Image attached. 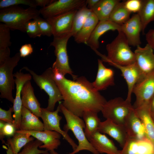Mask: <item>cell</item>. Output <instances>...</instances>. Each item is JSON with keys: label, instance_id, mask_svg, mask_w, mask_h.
Instances as JSON below:
<instances>
[{"label": "cell", "instance_id": "2", "mask_svg": "<svg viewBox=\"0 0 154 154\" xmlns=\"http://www.w3.org/2000/svg\"><path fill=\"white\" fill-rule=\"evenodd\" d=\"M118 32L115 38L106 45L107 56L102 54L97 50L94 51L101 57L103 61L108 63L112 62L123 66L132 64L135 62L134 52L131 50L124 34L121 31Z\"/></svg>", "mask_w": 154, "mask_h": 154}, {"label": "cell", "instance_id": "43", "mask_svg": "<svg viewBox=\"0 0 154 154\" xmlns=\"http://www.w3.org/2000/svg\"><path fill=\"white\" fill-rule=\"evenodd\" d=\"M10 52L9 47L0 49V63L3 62L10 57Z\"/></svg>", "mask_w": 154, "mask_h": 154}, {"label": "cell", "instance_id": "44", "mask_svg": "<svg viewBox=\"0 0 154 154\" xmlns=\"http://www.w3.org/2000/svg\"><path fill=\"white\" fill-rule=\"evenodd\" d=\"M34 1L37 6H39L44 7L52 3L54 0H33Z\"/></svg>", "mask_w": 154, "mask_h": 154}, {"label": "cell", "instance_id": "42", "mask_svg": "<svg viewBox=\"0 0 154 154\" xmlns=\"http://www.w3.org/2000/svg\"><path fill=\"white\" fill-rule=\"evenodd\" d=\"M146 40L148 44L154 50V29H151L145 35Z\"/></svg>", "mask_w": 154, "mask_h": 154}, {"label": "cell", "instance_id": "28", "mask_svg": "<svg viewBox=\"0 0 154 154\" xmlns=\"http://www.w3.org/2000/svg\"><path fill=\"white\" fill-rule=\"evenodd\" d=\"M137 14L142 24V32L144 34L147 25L154 21V0H142V7Z\"/></svg>", "mask_w": 154, "mask_h": 154}, {"label": "cell", "instance_id": "5", "mask_svg": "<svg viewBox=\"0 0 154 154\" xmlns=\"http://www.w3.org/2000/svg\"><path fill=\"white\" fill-rule=\"evenodd\" d=\"M22 69L29 72L41 90H44L48 96V105L46 108L49 111H53L56 104L63 100V98L54 79L52 68H48L40 75L27 67H24Z\"/></svg>", "mask_w": 154, "mask_h": 154}, {"label": "cell", "instance_id": "12", "mask_svg": "<svg viewBox=\"0 0 154 154\" xmlns=\"http://www.w3.org/2000/svg\"><path fill=\"white\" fill-rule=\"evenodd\" d=\"M78 9L45 19L51 26L54 37H62L70 34L74 18Z\"/></svg>", "mask_w": 154, "mask_h": 154}, {"label": "cell", "instance_id": "31", "mask_svg": "<svg viewBox=\"0 0 154 154\" xmlns=\"http://www.w3.org/2000/svg\"><path fill=\"white\" fill-rule=\"evenodd\" d=\"M131 13L125 8L123 1L119 2L115 6L109 20L119 25H121L130 18Z\"/></svg>", "mask_w": 154, "mask_h": 154}, {"label": "cell", "instance_id": "50", "mask_svg": "<svg viewBox=\"0 0 154 154\" xmlns=\"http://www.w3.org/2000/svg\"><path fill=\"white\" fill-rule=\"evenodd\" d=\"M154 154V152L153 153H152V154Z\"/></svg>", "mask_w": 154, "mask_h": 154}, {"label": "cell", "instance_id": "25", "mask_svg": "<svg viewBox=\"0 0 154 154\" xmlns=\"http://www.w3.org/2000/svg\"><path fill=\"white\" fill-rule=\"evenodd\" d=\"M38 117L23 106L22 119L19 130L25 131H43V123Z\"/></svg>", "mask_w": 154, "mask_h": 154}, {"label": "cell", "instance_id": "20", "mask_svg": "<svg viewBox=\"0 0 154 154\" xmlns=\"http://www.w3.org/2000/svg\"><path fill=\"white\" fill-rule=\"evenodd\" d=\"M23 106L29 110L38 117H41V108L35 96L30 80L23 85L21 92Z\"/></svg>", "mask_w": 154, "mask_h": 154}, {"label": "cell", "instance_id": "13", "mask_svg": "<svg viewBox=\"0 0 154 154\" xmlns=\"http://www.w3.org/2000/svg\"><path fill=\"white\" fill-rule=\"evenodd\" d=\"M153 50L147 43L143 47L137 46L134 51L135 63L143 77L154 71Z\"/></svg>", "mask_w": 154, "mask_h": 154}, {"label": "cell", "instance_id": "47", "mask_svg": "<svg viewBox=\"0 0 154 154\" xmlns=\"http://www.w3.org/2000/svg\"><path fill=\"white\" fill-rule=\"evenodd\" d=\"M6 144L8 148L6 151L7 154H13L12 149L9 145L7 144Z\"/></svg>", "mask_w": 154, "mask_h": 154}, {"label": "cell", "instance_id": "8", "mask_svg": "<svg viewBox=\"0 0 154 154\" xmlns=\"http://www.w3.org/2000/svg\"><path fill=\"white\" fill-rule=\"evenodd\" d=\"M71 37L69 34L62 37H54L50 46L54 47L56 57V60L53 64L52 68L57 69L64 76L67 74H70L74 79L77 76L73 74L70 66L67 50L68 41Z\"/></svg>", "mask_w": 154, "mask_h": 154}, {"label": "cell", "instance_id": "48", "mask_svg": "<svg viewBox=\"0 0 154 154\" xmlns=\"http://www.w3.org/2000/svg\"><path fill=\"white\" fill-rule=\"evenodd\" d=\"M50 154H60L56 151L55 150L50 151Z\"/></svg>", "mask_w": 154, "mask_h": 154}, {"label": "cell", "instance_id": "33", "mask_svg": "<svg viewBox=\"0 0 154 154\" xmlns=\"http://www.w3.org/2000/svg\"><path fill=\"white\" fill-rule=\"evenodd\" d=\"M42 143L37 139L33 140L25 145L18 154H50L47 150H42L38 149Z\"/></svg>", "mask_w": 154, "mask_h": 154}, {"label": "cell", "instance_id": "4", "mask_svg": "<svg viewBox=\"0 0 154 154\" xmlns=\"http://www.w3.org/2000/svg\"><path fill=\"white\" fill-rule=\"evenodd\" d=\"M62 112L66 121V124L63 127V130L68 132L71 131L77 139L78 145L76 149L68 154H76L81 151L87 150L93 154H100L92 146L86 137L84 129L85 124L83 120L68 110L62 104L59 102Z\"/></svg>", "mask_w": 154, "mask_h": 154}, {"label": "cell", "instance_id": "32", "mask_svg": "<svg viewBox=\"0 0 154 154\" xmlns=\"http://www.w3.org/2000/svg\"><path fill=\"white\" fill-rule=\"evenodd\" d=\"M91 11L87 7L86 4L78 10L73 21L70 33L72 37H74L80 30Z\"/></svg>", "mask_w": 154, "mask_h": 154}, {"label": "cell", "instance_id": "6", "mask_svg": "<svg viewBox=\"0 0 154 154\" xmlns=\"http://www.w3.org/2000/svg\"><path fill=\"white\" fill-rule=\"evenodd\" d=\"M20 57L19 53H17L13 56L0 63V97L13 103L14 99L12 90L14 89L15 84L13 71Z\"/></svg>", "mask_w": 154, "mask_h": 154}, {"label": "cell", "instance_id": "7", "mask_svg": "<svg viewBox=\"0 0 154 154\" xmlns=\"http://www.w3.org/2000/svg\"><path fill=\"white\" fill-rule=\"evenodd\" d=\"M133 107L131 101L118 97L107 101L101 112L106 119L124 125L126 117Z\"/></svg>", "mask_w": 154, "mask_h": 154}, {"label": "cell", "instance_id": "34", "mask_svg": "<svg viewBox=\"0 0 154 154\" xmlns=\"http://www.w3.org/2000/svg\"><path fill=\"white\" fill-rule=\"evenodd\" d=\"M10 29L5 24H0V49L9 47L11 45Z\"/></svg>", "mask_w": 154, "mask_h": 154}, {"label": "cell", "instance_id": "46", "mask_svg": "<svg viewBox=\"0 0 154 154\" xmlns=\"http://www.w3.org/2000/svg\"><path fill=\"white\" fill-rule=\"evenodd\" d=\"M149 106L150 113L154 114V95L149 102Z\"/></svg>", "mask_w": 154, "mask_h": 154}, {"label": "cell", "instance_id": "49", "mask_svg": "<svg viewBox=\"0 0 154 154\" xmlns=\"http://www.w3.org/2000/svg\"><path fill=\"white\" fill-rule=\"evenodd\" d=\"M151 116L152 117V118L154 121V114H152L151 113Z\"/></svg>", "mask_w": 154, "mask_h": 154}, {"label": "cell", "instance_id": "18", "mask_svg": "<svg viewBox=\"0 0 154 154\" xmlns=\"http://www.w3.org/2000/svg\"><path fill=\"white\" fill-rule=\"evenodd\" d=\"M98 131L100 133L106 134L116 141L122 148L123 147L127 138L124 125L116 123L111 120L106 119L101 121Z\"/></svg>", "mask_w": 154, "mask_h": 154}, {"label": "cell", "instance_id": "14", "mask_svg": "<svg viewBox=\"0 0 154 154\" xmlns=\"http://www.w3.org/2000/svg\"><path fill=\"white\" fill-rule=\"evenodd\" d=\"M142 31L141 23L137 13L133 15L127 21L121 25L120 31L125 35L129 45L134 47L141 44L140 33Z\"/></svg>", "mask_w": 154, "mask_h": 154}, {"label": "cell", "instance_id": "1", "mask_svg": "<svg viewBox=\"0 0 154 154\" xmlns=\"http://www.w3.org/2000/svg\"><path fill=\"white\" fill-rule=\"evenodd\" d=\"M55 81L63 98L62 105L80 117L87 111L101 112L107 102L84 77L77 76L71 80L64 76Z\"/></svg>", "mask_w": 154, "mask_h": 154}, {"label": "cell", "instance_id": "11", "mask_svg": "<svg viewBox=\"0 0 154 154\" xmlns=\"http://www.w3.org/2000/svg\"><path fill=\"white\" fill-rule=\"evenodd\" d=\"M86 4L85 0H54L40 9V14L45 19L78 9Z\"/></svg>", "mask_w": 154, "mask_h": 154}, {"label": "cell", "instance_id": "35", "mask_svg": "<svg viewBox=\"0 0 154 154\" xmlns=\"http://www.w3.org/2000/svg\"><path fill=\"white\" fill-rule=\"evenodd\" d=\"M19 5H27L29 7L36 8L33 0H1L0 8L3 9L11 6H17Z\"/></svg>", "mask_w": 154, "mask_h": 154}, {"label": "cell", "instance_id": "17", "mask_svg": "<svg viewBox=\"0 0 154 154\" xmlns=\"http://www.w3.org/2000/svg\"><path fill=\"white\" fill-rule=\"evenodd\" d=\"M119 69L127 83L128 92L126 99L131 101L133 90L136 84L143 77L135 62L131 64L123 66L113 63H108Z\"/></svg>", "mask_w": 154, "mask_h": 154}, {"label": "cell", "instance_id": "23", "mask_svg": "<svg viewBox=\"0 0 154 154\" xmlns=\"http://www.w3.org/2000/svg\"><path fill=\"white\" fill-rule=\"evenodd\" d=\"M121 25L109 20L99 21L90 36L86 44L93 50H96L99 46V39L104 34L110 30L120 31Z\"/></svg>", "mask_w": 154, "mask_h": 154}, {"label": "cell", "instance_id": "22", "mask_svg": "<svg viewBox=\"0 0 154 154\" xmlns=\"http://www.w3.org/2000/svg\"><path fill=\"white\" fill-rule=\"evenodd\" d=\"M103 61L98 59V68L96 79L92 83L97 91L104 90L110 86L114 85V72L111 69L106 68Z\"/></svg>", "mask_w": 154, "mask_h": 154}, {"label": "cell", "instance_id": "19", "mask_svg": "<svg viewBox=\"0 0 154 154\" xmlns=\"http://www.w3.org/2000/svg\"><path fill=\"white\" fill-rule=\"evenodd\" d=\"M88 140L100 154H120L121 150L118 149L113 141L98 131L93 133Z\"/></svg>", "mask_w": 154, "mask_h": 154}, {"label": "cell", "instance_id": "37", "mask_svg": "<svg viewBox=\"0 0 154 154\" xmlns=\"http://www.w3.org/2000/svg\"><path fill=\"white\" fill-rule=\"evenodd\" d=\"M33 20L36 21L42 35L48 37L52 35L51 26L46 19L39 16Z\"/></svg>", "mask_w": 154, "mask_h": 154}, {"label": "cell", "instance_id": "3", "mask_svg": "<svg viewBox=\"0 0 154 154\" xmlns=\"http://www.w3.org/2000/svg\"><path fill=\"white\" fill-rule=\"evenodd\" d=\"M39 10L29 7L25 9L18 6L10 7L0 11V21L10 29L25 32L26 24L39 16Z\"/></svg>", "mask_w": 154, "mask_h": 154}, {"label": "cell", "instance_id": "40", "mask_svg": "<svg viewBox=\"0 0 154 154\" xmlns=\"http://www.w3.org/2000/svg\"><path fill=\"white\" fill-rule=\"evenodd\" d=\"M13 112V107L8 110L0 108V119L6 123L13 125L14 120L12 117V113Z\"/></svg>", "mask_w": 154, "mask_h": 154}, {"label": "cell", "instance_id": "39", "mask_svg": "<svg viewBox=\"0 0 154 154\" xmlns=\"http://www.w3.org/2000/svg\"><path fill=\"white\" fill-rule=\"evenodd\" d=\"M123 2L125 8L131 13H137L140 11L142 5V0H127Z\"/></svg>", "mask_w": 154, "mask_h": 154}, {"label": "cell", "instance_id": "26", "mask_svg": "<svg viewBox=\"0 0 154 154\" xmlns=\"http://www.w3.org/2000/svg\"><path fill=\"white\" fill-rule=\"evenodd\" d=\"M99 22L97 16L91 11L83 26L74 37L75 41L78 43L86 44Z\"/></svg>", "mask_w": 154, "mask_h": 154}, {"label": "cell", "instance_id": "10", "mask_svg": "<svg viewBox=\"0 0 154 154\" xmlns=\"http://www.w3.org/2000/svg\"><path fill=\"white\" fill-rule=\"evenodd\" d=\"M41 117L43 120L44 130L55 131L60 133L71 146L73 151L77 148L78 145L70 136L68 132L62 129L60 126V122L62 117L58 115V113L61 112L60 106L59 104L56 110L51 112L46 108H41Z\"/></svg>", "mask_w": 154, "mask_h": 154}, {"label": "cell", "instance_id": "38", "mask_svg": "<svg viewBox=\"0 0 154 154\" xmlns=\"http://www.w3.org/2000/svg\"><path fill=\"white\" fill-rule=\"evenodd\" d=\"M25 32L31 38L40 37L42 35L36 21L33 20L29 21L25 24Z\"/></svg>", "mask_w": 154, "mask_h": 154}, {"label": "cell", "instance_id": "27", "mask_svg": "<svg viewBox=\"0 0 154 154\" xmlns=\"http://www.w3.org/2000/svg\"><path fill=\"white\" fill-rule=\"evenodd\" d=\"M120 1L119 0H100L91 10L96 15L99 21L109 20L114 7Z\"/></svg>", "mask_w": 154, "mask_h": 154}, {"label": "cell", "instance_id": "9", "mask_svg": "<svg viewBox=\"0 0 154 154\" xmlns=\"http://www.w3.org/2000/svg\"><path fill=\"white\" fill-rule=\"evenodd\" d=\"M132 93L136 97L134 108L149 104L154 95V71L146 75L136 84Z\"/></svg>", "mask_w": 154, "mask_h": 154}, {"label": "cell", "instance_id": "30", "mask_svg": "<svg viewBox=\"0 0 154 154\" xmlns=\"http://www.w3.org/2000/svg\"><path fill=\"white\" fill-rule=\"evenodd\" d=\"M34 138L29 133L16 131L12 138L7 139V144L9 145L13 154H18L23 147L29 142L34 140Z\"/></svg>", "mask_w": 154, "mask_h": 154}, {"label": "cell", "instance_id": "29", "mask_svg": "<svg viewBox=\"0 0 154 154\" xmlns=\"http://www.w3.org/2000/svg\"><path fill=\"white\" fill-rule=\"evenodd\" d=\"M98 113L95 111H88L83 114L82 117L85 124L84 132L88 140L93 133L98 131L101 121Z\"/></svg>", "mask_w": 154, "mask_h": 154}, {"label": "cell", "instance_id": "21", "mask_svg": "<svg viewBox=\"0 0 154 154\" xmlns=\"http://www.w3.org/2000/svg\"><path fill=\"white\" fill-rule=\"evenodd\" d=\"M124 125L127 137L138 139L146 138L144 126L133 107L126 117Z\"/></svg>", "mask_w": 154, "mask_h": 154}, {"label": "cell", "instance_id": "41", "mask_svg": "<svg viewBox=\"0 0 154 154\" xmlns=\"http://www.w3.org/2000/svg\"><path fill=\"white\" fill-rule=\"evenodd\" d=\"M19 51L21 57H25L33 52V48L31 44H26L21 46Z\"/></svg>", "mask_w": 154, "mask_h": 154}, {"label": "cell", "instance_id": "24", "mask_svg": "<svg viewBox=\"0 0 154 154\" xmlns=\"http://www.w3.org/2000/svg\"><path fill=\"white\" fill-rule=\"evenodd\" d=\"M149 105L133 108L144 126L146 138L154 145V121L151 114Z\"/></svg>", "mask_w": 154, "mask_h": 154}, {"label": "cell", "instance_id": "45", "mask_svg": "<svg viewBox=\"0 0 154 154\" xmlns=\"http://www.w3.org/2000/svg\"><path fill=\"white\" fill-rule=\"evenodd\" d=\"M100 0H86V3L87 7L90 10L97 4Z\"/></svg>", "mask_w": 154, "mask_h": 154}, {"label": "cell", "instance_id": "15", "mask_svg": "<svg viewBox=\"0 0 154 154\" xmlns=\"http://www.w3.org/2000/svg\"><path fill=\"white\" fill-rule=\"evenodd\" d=\"M16 131L29 134L42 143L43 144L39 146V148L45 149L49 152L57 149L61 144L60 139L62 135L55 131H25L17 130Z\"/></svg>", "mask_w": 154, "mask_h": 154}, {"label": "cell", "instance_id": "36", "mask_svg": "<svg viewBox=\"0 0 154 154\" xmlns=\"http://www.w3.org/2000/svg\"><path fill=\"white\" fill-rule=\"evenodd\" d=\"M16 130L13 125L0 120V139L2 143H5L4 140L5 136H13L16 133Z\"/></svg>", "mask_w": 154, "mask_h": 154}, {"label": "cell", "instance_id": "16", "mask_svg": "<svg viewBox=\"0 0 154 154\" xmlns=\"http://www.w3.org/2000/svg\"><path fill=\"white\" fill-rule=\"evenodd\" d=\"M120 154H151L154 145L146 138L138 139L127 137Z\"/></svg>", "mask_w": 154, "mask_h": 154}]
</instances>
